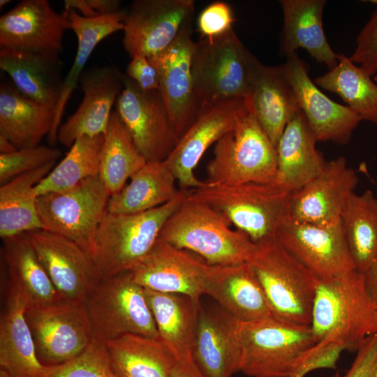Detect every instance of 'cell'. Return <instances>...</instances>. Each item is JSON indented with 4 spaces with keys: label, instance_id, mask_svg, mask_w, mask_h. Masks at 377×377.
I'll return each instance as SVG.
<instances>
[{
    "label": "cell",
    "instance_id": "obj_9",
    "mask_svg": "<svg viewBox=\"0 0 377 377\" xmlns=\"http://www.w3.org/2000/svg\"><path fill=\"white\" fill-rule=\"evenodd\" d=\"M213 154L207 165V183L237 185L274 181L276 147L248 108L235 126L215 143Z\"/></svg>",
    "mask_w": 377,
    "mask_h": 377
},
{
    "label": "cell",
    "instance_id": "obj_14",
    "mask_svg": "<svg viewBox=\"0 0 377 377\" xmlns=\"http://www.w3.org/2000/svg\"><path fill=\"white\" fill-rule=\"evenodd\" d=\"M193 0H135L125 10L122 44L130 57L166 50L193 22Z\"/></svg>",
    "mask_w": 377,
    "mask_h": 377
},
{
    "label": "cell",
    "instance_id": "obj_40",
    "mask_svg": "<svg viewBox=\"0 0 377 377\" xmlns=\"http://www.w3.org/2000/svg\"><path fill=\"white\" fill-rule=\"evenodd\" d=\"M104 135L82 137L64 158L35 187L38 196L68 191L98 175Z\"/></svg>",
    "mask_w": 377,
    "mask_h": 377
},
{
    "label": "cell",
    "instance_id": "obj_27",
    "mask_svg": "<svg viewBox=\"0 0 377 377\" xmlns=\"http://www.w3.org/2000/svg\"><path fill=\"white\" fill-rule=\"evenodd\" d=\"M3 242L9 278L8 295L26 309L65 301L39 261L26 233L3 239Z\"/></svg>",
    "mask_w": 377,
    "mask_h": 377
},
{
    "label": "cell",
    "instance_id": "obj_23",
    "mask_svg": "<svg viewBox=\"0 0 377 377\" xmlns=\"http://www.w3.org/2000/svg\"><path fill=\"white\" fill-rule=\"evenodd\" d=\"M193 357L205 377H232L239 371V321L221 306H200Z\"/></svg>",
    "mask_w": 377,
    "mask_h": 377
},
{
    "label": "cell",
    "instance_id": "obj_21",
    "mask_svg": "<svg viewBox=\"0 0 377 377\" xmlns=\"http://www.w3.org/2000/svg\"><path fill=\"white\" fill-rule=\"evenodd\" d=\"M26 235L61 297L66 302H84L98 281L89 256L72 240L43 229Z\"/></svg>",
    "mask_w": 377,
    "mask_h": 377
},
{
    "label": "cell",
    "instance_id": "obj_24",
    "mask_svg": "<svg viewBox=\"0 0 377 377\" xmlns=\"http://www.w3.org/2000/svg\"><path fill=\"white\" fill-rule=\"evenodd\" d=\"M244 101L275 147L288 123L301 112L281 66H267L256 57Z\"/></svg>",
    "mask_w": 377,
    "mask_h": 377
},
{
    "label": "cell",
    "instance_id": "obj_10",
    "mask_svg": "<svg viewBox=\"0 0 377 377\" xmlns=\"http://www.w3.org/2000/svg\"><path fill=\"white\" fill-rule=\"evenodd\" d=\"M110 196L98 175L68 191L40 195L37 205L43 229L72 240L91 258L94 235L108 212Z\"/></svg>",
    "mask_w": 377,
    "mask_h": 377
},
{
    "label": "cell",
    "instance_id": "obj_49",
    "mask_svg": "<svg viewBox=\"0 0 377 377\" xmlns=\"http://www.w3.org/2000/svg\"><path fill=\"white\" fill-rule=\"evenodd\" d=\"M364 276L367 292L377 304V256L364 273Z\"/></svg>",
    "mask_w": 377,
    "mask_h": 377
},
{
    "label": "cell",
    "instance_id": "obj_53",
    "mask_svg": "<svg viewBox=\"0 0 377 377\" xmlns=\"http://www.w3.org/2000/svg\"><path fill=\"white\" fill-rule=\"evenodd\" d=\"M371 377H377V362L372 371V373H371Z\"/></svg>",
    "mask_w": 377,
    "mask_h": 377
},
{
    "label": "cell",
    "instance_id": "obj_43",
    "mask_svg": "<svg viewBox=\"0 0 377 377\" xmlns=\"http://www.w3.org/2000/svg\"><path fill=\"white\" fill-rule=\"evenodd\" d=\"M235 20L230 6L223 1H214L200 13L197 29L201 37L212 38L223 35L232 29Z\"/></svg>",
    "mask_w": 377,
    "mask_h": 377
},
{
    "label": "cell",
    "instance_id": "obj_6",
    "mask_svg": "<svg viewBox=\"0 0 377 377\" xmlns=\"http://www.w3.org/2000/svg\"><path fill=\"white\" fill-rule=\"evenodd\" d=\"M254 58L234 29L195 41L191 68L199 113L219 103L244 99Z\"/></svg>",
    "mask_w": 377,
    "mask_h": 377
},
{
    "label": "cell",
    "instance_id": "obj_19",
    "mask_svg": "<svg viewBox=\"0 0 377 377\" xmlns=\"http://www.w3.org/2000/svg\"><path fill=\"white\" fill-rule=\"evenodd\" d=\"M66 13L47 0H22L0 17V50L61 53Z\"/></svg>",
    "mask_w": 377,
    "mask_h": 377
},
{
    "label": "cell",
    "instance_id": "obj_37",
    "mask_svg": "<svg viewBox=\"0 0 377 377\" xmlns=\"http://www.w3.org/2000/svg\"><path fill=\"white\" fill-rule=\"evenodd\" d=\"M314 82L339 96L362 121L377 125V83L350 57L339 54L337 65Z\"/></svg>",
    "mask_w": 377,
    "mask_h": 377
},
{
    "label": "cell",
    "instance_id": "obj_47",
    "mask_svg": "<svg viewBox=\"0 0 377 377\" xmlns=\"http://www.w3.org/2000/svg\"><path fill=\"white\" fill-rule=\"evenodd\" d=\"M64 10H73L87 18L116 14L123 9L119 0H64Z\"/></svg>",
    "mask_w": 377,
    "mask_h": 377
},
{
    "label": "cell",
    "instance_id": "obj_54",
    "mask_svg": "<svg viewBox=\"0 0 377 377\" xmlns=\"http://www.w3.org/2000/svg\"><path fill=\"white\" fill-rule=\"evenodd\" d=\"M374 80L377 83V73L375 74L374 77Z\"/></svg>",
    "mask_w": 377,
    "mask_h": 377
},
{
    "label": "cell",
    "instance_id": "obj_13",
    "mask_svg": "<svg viewBox=\"0 0 377 377\" xmlns=\"http://www.w3.org/2000/svg\"><path fill=\"white\" fill-rule=\"evenodd\" d=\"M115 111L147 162L165 160L177 137L159 91L142 90L125 74Z\"/></svg>",
    "mask_w": 377,
    "mask_h": 377
},
{
    "label": "cell",
    "instance_id": "obj_38",
    "mask_svg": "<svg viewBox=\"0 0 377 377\" xmlns=\"http://www.w3.org/2000/svg\"><path fill=\"white\" fill-rule=\"evenodd\" d=\"M341 221L356 269L364 274L377 256V197L371 190L354 193Z\"/></svg>",
    "mask_w": 377,
    "mask_h": 377
},
{
    "label": "cell",
    "instance_id": "obj_51",
    "mask_svg": "<svg viewBox=\"0 0 377 377\" xmlns=\"http://www.w3.org/2000/svg\"><path fill=\"white\" fill-rule=\"evenodd\" d=\"M10 2V0H0V8L1 9L3 8L5 6L8 4Z\"/></svg>",
    "mask_w": 377,
    "mask_h": 377
},
{
    "label": "cell",
    "instance_id": "obj_2",
    "mask_svg": "<svg viewBox=\"0 0 377 377\" xmlns=\"http://www.w3.org/2000/svg\"><path fill=\"white\" fill-rule=\"evenodd\" d=\"M182 189L173 200L135 214L108 212L94 235L91 259L97 281L130 272L146 257L169 217L186 196Z\"/></svg>",
    "mask_w": 377,
    "mask_h": 377
},
{
    "label": "cell",
    "instance_id": "obj_25",
    "mask_svg": "<svg viewBox=\"0 0 377 377\" xmlns=\"http://www.w3.org/2000/svg\"><path fill=\"white\" fill-rule=\"evenodd\" d=\"M205 295L212 297L219 306L240 322L278 318L248 263L216 265Z\"/></svg>",
    "mask_w": 377,
    "mask_h": 377
},
{
    "label": "cell",
    "instance_id": "obj_35",
    "mask_svg": "<svg viewBox=\"0 0 377 377\" xmlns=\"http://www.w3.org/2000/svg\"><path fill=\"white\" fill-rule=\"evenodd\" d=\"M55 162L21 175L0 186V236L2 239L43 229L35 187Z\"/></svg>",
    "mask_w": 377,
    "mask_h": 377
},
{
    "label": "cell",
    "instance_id": "obj_3",
    "mask_svg": "<svg viewBox=\"0 0 377 377\" xmlns=\"http://www.w3.org/2000/svg\"><path fill=\"white\" fill-rule=\"evenodd\" d=\"M310 326L316 343L332 334L351 351L377 333V304L367 292L364 274L354 269L319 281Z\"/></svg>",
    "mask_w": 377,
    "mask_h": 377
},
{
    "label": "cell",
    "instance_id": "obj_26",
    "mask_svg": "<svg viewBox=\"0 0 377 377\" xmlns=\"http://www.w3.org/2000/svg\"><path fill=\"white\" fill-rule=\"evenodd\" d=\"M302 112L286 125L276 147L277 170L274 182L293 193L316 177L326 162Z\"/></svg>",
    "mask_w": 377,
    "mask_h": 377
},
{
    "label": "cell",
    "instance_id": "obj_33",
    "mask_svg": "<svg viewBox=\"0 0 377 377\" xmlns=\"http://www.w3.org/2000/svg\"><path fill=\"white\" fill-rule=\"evenodd\" d=\"M25 310L22 303L8 294L0 321V369L12 377H43L45 366L37 357Z\"/></svg>",
    "mask_w": 377,
    "mask_h": 377
},
{
    "label": "cell",
    "instance_id": "obj_4",
    "mask_svg": "<svg viewBox=\"0 0 377 377\" xmlns=\"http://www.w3.org/2000/svg\"><path fill=\"white\" fill-rule=\"evenodd\" d=\"M261 284L275 316L311 325L319 280L275 238L255 242L247 262Z\"/></svg>",
    "mask_w": 377,
    "mask_h": 377
},
{
    "label": "cell",
    "instance_id": "obj_36",
    "mask_svg": "<svg viewBox=\"0 0 377 377\" xmlns=\"http://www.w3.org/2000/svg\"><path fill=\"white\" fill-rule=\"evenodd\" d=\"M105 344L117 377H171L176 360L160 339L126 334Z\"/></svg>",
    "mask_w": 377,
    "mask_h": 377
},
{
    "label": "cell",
    "instance_id": "obj_20",
    "mask_svg": "<svg viewBox=\"0 0 377 377\" xmlns=\"http://www.w3.org/2000/svg\"><path fill=\"white\" fill-rule=\"evenodd\" d=\"M359 179L342 156L327 161L322 171L292 193L288 218L302 223L332 224L342 212Z\"/></svg>",
    "mask_w": 377,
    "mask_h": 377
},
{
    "label": "cell",
    "instance_id": "obj_11",
    "mask_svg": "<svg viewBox=\"0 0 377 377\" xmlns=\"http://www.w3.org/2000/svg\"><path fill=\"white\" fill-rule=\"evenodd\" d=\"M25 318L37 357L45 367L71 360L81 353L93 339L84 302L64 301L27 308Z\"/></svg>",
    "mask_w": 377,
    "mask_h": 377
},
{
    "label": "cell",
    "instance_id": "obj_46",
    "mask_svg": "<svg viewBox=\"0 0 377 377\" xmlns=\"http://www.w3.org/2000/svg\"><path fill=\"white\" fill-rule=\"evenodd\" d=\"M377 362V333L367 337L357 350L355 358L348 371L334 377H371Z\"/></svg>",
    "mask_w": 377,
    "mask_h": 377
},
{
    "label": "cell",
    "instance_id": "obj_34",
    "mask_svg": "<svg viewBox=\"0 0 377 377\" xmlns=\"http://www.w3.org/2000/svg\"><path fill=\"white\" fill-rule=\"evenodd\" d=\"M125 186L110 196L108 211L135 214L145 212L175 198L181 192L174 175L164 161L147 162Z\"/></svg>",
    "mask_w": 377,
    "mask_h": 377
},
{
    "label": "cell",
    "instance_id": "obj_12",
    "mask_svg": "<svg viewBox=\"0 0 377 377\" xmlns=\"http://www.w3.org/2000/svg\"><path fill=\"white\" fill-rule=\"evenodd\" d=\"M275 238L319 281L357 269L341 220L332 224L297 222L286 217Z\"/></svg>",
    "mask_w": 377,
    "mask_h": 377
},
{
    "label": "cell",
    "instance_id": "obj_32",
    "mask_svg": "<svg viewBox=\"0 0 377 377\" xmlns=\"http://www.w3.org/2000/svg\"><path fill=\"white\" fill-rule=\"evenodd\" d=\"M54 118V108L28 98L13 83L1 84L0 134L18 149L39 145L48 136Z\"/></svg>",
    "mask_w": 377,
    "mask_h": 377
},
{
    "label": "cell",
    "instance_id": "obj_31",
    "mask_svg": "<svg viewBox=\"0 0 377 377\" xmlns=\"http://www.w3.org/2000/svg\"><path fill=\"white\" fill-rule=\"evenodd\" d=\"M70 23V29L75 33L77 40L76 55L72 66L64 79L59 102L54 110L52 129L47 137L50 145L57 142V133L61 124L66 105L74 90L77 88L84 66L96 47L105 38L122 31L125 10L103 17L87 18L73 10H64Z\"/></svg>",
    "mask_w": 377,
    "mask_h": 377
},
{
    "label": "cell",
    "instance_id": "obj_50",
    "mask_svg": "<svg viewBox=\"0 0 377 377\" xmlns=\"http://www.w3.org/2000/svg\"><path fill=\"white\" fill-rule=\"evenodd\" d=\"M17 149L8 138L0 134V154H8L15 152Z\"/></svg>",
    "mask_w": 377,
    "mask_h": 377
},
{
    "label": "cell",
    "instance_id": "obj_29",
    "mask_svg": "<svg viewBox=\"0 0 377 377\" xmlns=\"http://www.w3.org/2000/svg\"><path fill=\"white\" fill-rule=\"evenodd\" d=\"M283 15L282 50L286 57L304 49L329 70L339 60L330 45L323 25L325 0H281Z\"/></svg>",
    "mask_w": 377,
    "mask_h": 377
},
{
    "label": "cell",
    "instance_id": "obj_28",
    "mask_svg": "<svg viewBox=\"0 0 377 377\" xmlns=\"http://www.w3.org/2000/svg\"><path fill=\"white\" fill-rule=\"evenodd\" d=\"M59 54L0 50V68L24 96L55 110L64 82Z\"/></svg>",
    "mask_w": 377,
    "mask_h": 377
},
{
    "label": "cell",
    "instance_id": "obj_16",
    "mask_svg": "<svg viewBox=\"0 0 377 377\" xmlns=\"http://www.w3.org/2000/svg\"><path fill=\"white\" fill-rule=\"evenodd\" d=\"M192 25L193 22L185 25L166 50L148 57L157 70L159 91L179 139L200 112L191 68L195 44Z\"/></svg>",
    "mask_w": 377,
    "mask_h": 377
},
{
    "label": "cell",
    "instance_id": "obj_52",
    "mask_svg": "<svg viewBox=\"0 0 377 377\" xmlns=\"http://www.w3.org/2000/svg\"><path fill=\"white\" fill-rule=\"evenodd\" d=\"M0 377H12L9 374L3 369H0Z\"/></svg>",
    "mask_w": 377,
    "mask_h": 377
},
{
    "label": "cell",
    "instance_id": "obj_18",
    "mask_svg": "<svg viewBox=\"0 0 377 377\" xmlns=\"http://www.w3.org/2000/svg\"><path fill=\"white\" fill-rule=\"evenodd\" d=\"M247 110L244 99L223 102L202 110L163 160L183 190L203 185L195 169L207 149L230 131Z\"/></svg>",
    "mask_w": 377,
    "mask_h": 377
},
{
    "label": "cell",
    "instance_id": "obj_7",
    "mask_svg": "<svg viewBox=\"0 0 377 377\" xmlns=\"http://www.w3.org/2000/svg\"><path fill=\"white\" fill-rule=\"evenodd\" d=\"M239 371L250 377H290L316 343L310 325L278 318L239 321Z\"/></svg>",
    "mask_w": 377,
    "mask_h": 377
},
{
    "label": "cell",
    "instance_id": "obj_8",
    "mask_svg": "<svg viewBox=\"0 0 377 377\" xmlns=\"http://www.w3.org/2000/svg\"><path fill=\"white\" fill-rule=\"evenodd\" d=\"M84 304L95 340L106 343L126 334L159 339L145 288L130 272L98 281Z\"/></svg>",
    "mask_w": 377,
    "mask_h": 377
},
{
    "label": "cell",
    "instance_id": "obj_30",
    "mask_svg": "<svg viewBox=\"0 0 377 377\" xmlns=\"http://www.w3.org/2000/svg\"><path fill=\"white\" fill-rule=\"evenodd\" d=\"M145 291L159 339L176 361L193 360L200 303L179 294Z\"/></svg>",
    "mask_w": 377,
    "mask_h": 377
},
{
    "label": "cell",
    "instance_id": "obj_41",
    "mask_svg": "<svg viewBox=\"0 0 377 377\" xmlns=\"http://www.w3.org/2000/svg\"><path fill=\"white\" fill-rule=\"evenodd\" d=\"M43 377H117L105 343L92 339L78 355L63 364L45 367Z\"/></svg>",
    "mask_w": 377,
    "mask_h": 377
},
{
    "label": "cell",
    "instance_id": "obj_1",
    "mask_svg": "<svg viewBox=\"0 0 377 377\" xmlns=\"http://www.w3.org/2000/svg\"><path fill=\"white\" fill-rule=\"evenodd\" d=\"M158 239L195 253L208 264L221 266L247 263L255 246L246 234L232 229L222 214L187 194Z\"/></svg>",
    "mask_w": 377,
    "mask_h": 377
},
{
    "label": "cell",
    "instance_id": "obj_39",
    "mask_svg": "<svg viewBox=\"0 0 377 377\" xmlns=\"http://www.w3.org/2000/svg\"><path fill=\"white\" fill-rule=\"evenodd\" d=\"M117 112L112 111L102 148L98 176L113 195L145 163Z\"/></svg>",
    "mask_w": 377,
    "mask_h": 377
},
{
    "label": "cell",
    "instance_id": "obj_44",
    "mask_svg": "<svg viewBox=\"0 0 377 377\" xmlns=\"http://www.w3.org/2000/svg\"><path fill=\"white\" fill-rule=\"evenodd\" d=\"M350 59L370 76L377 73V9L357 35Z\"/></svg>",
    "mask_w": 377,
    "mask_h": 377
},
{
    "label": "cell",
    "instance_id": "obj_45",
    "mask_svg": "<svg viewBox=\"0 0 377 377\" xmlns=\"http://www.w3.org/2000/svg\"><path fill=\"white\" fill-rule=\"evenodd\" d=\"M125 75L143 91H159L160 82L157 70L146 56L137 54L131 57L126 66Z\"/></svg>",
    "mask_w": 377,
    "mask_h": 377
},
{
    "label": "cell",
    "instance_id": "obj_42",
    "mask_svg": "<svg viewBox=\"0 0 377 377\" xmlns=\"http://www.w3.org/2000/svg\"><path fill=\"white\" fill-rule=\"evenodd\" d=\"M61 151L45 145L20 149L8 154H0V184L56 161Z\"/></svg>",
    "mask_w": 377,
    "mask_h": 377
},
{
    "label": "cell",
    "instance_id": "obj_22",
    "mask_svg": "<svg viewBox=\"0 0 377 377\" xmlns=\"http://www.w3.org/2000/svg\"><path fill=\"white\" fill-rule=\"evenodd\" d=\"M123 76L114 65L84 70L79 80L83 98L76 111L61 124L57 142L71 147L82 137L105 135L112 108L124 88Z\"/></svg>",
    "mask_w": 377,
    "mask_h": 377
},
{
    "label": "cell",
    "instance_id": "obj_48",
    "mask_svg": "<svg viewBox=\"0 0 377 377\" xmlns=\"http://www.w3.org/2000/svg\"><path fill=\"white\" fill-rule=\"evenodd\" d=\"M171 377H205L194 360L175 363L171 371Z\"/></svg>",
    "mask_w": 377,
    "mask_h": 377
},
{
    "label": "cell",
    "instance_id": "obj_55",
    "mask_svg": "<svg viewBox=\"0 0 377 377\" xmlns=\"http://www.w3.org/2000/svg\"><path fill=\"white\" fill-rule=\"evenodd\" d=\"M290 377H297V376H290Z\"/></svg>",
    "mask_w": 377,
    "mask_h": 377
},
{
    "label": "cell",
    "instance_id": "obj_15",
    "mask_svg": "<svg viewBox=\"0 0 377 377\" xmlns=\"http://www.w3.org/2000/svg\"><path fill=\"white\" fill-rule=\"evenodd\" d=\"M216 267L188 251L158 239L130 273L133 279L145 289L185 295L200 303Z\"/></svg>",
    "mask_w": 377,
    "mask_h": 377
},
{
    "label": "cell",
    "instance_id": "obj_17",
    "mask_svg": "<svg viewBox=\"0 0 377 377\" xmlns=\"http://www.w3.org/2000/svg\"><path fill=\"white\" fill-rule=\"evenodd\" d=\"M281 66L316 140L347 144L361 118L320 91L310 78L306 64L296 53L288 55Z\"/></svg>",
    "mask_w": 377,
    "mask_h": 377
},
{
    "label": "cell",
    "instance_id": "obj_5",
    "mask_svg": "<svg viewBox=\"0 0 377 377\" xmlns=\"http://www.w3.org/2000/svg\"><path fill=\"white\" fill-rule=\"evenodd\" d=\"M186 191L189 197L222 214L253 242L274 237L277 227L288 216L292 195L274 182L223 185L204 181L202 186Z\"/></svg>",
    "mask_w": 377,
    "mask_h": 377
}]
</instances>
